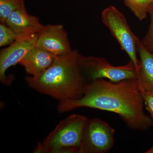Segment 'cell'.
I'll list each match as a JSON object with an SVG mask.
<instances>
[{
	"label": "cell",
	"instance_id": "obj_14",
	"mask_svg": "<svg viewBox=\"0 0 153 153\" xmlns=\"http://www.w3.org/2000/svg\"><path fill=\"white\" fill-rule=\"evenodd\" d=\"M18 35L5 24L0 25V47L10 45L18 38Z\"/></svg>",
	"mask_w": 153,
	"mask_h": 153
},
{
	"label": "cell",
	"instance_id": "obj_11",
	"mask_svg": "<svg viewBox=\"0 0 153 153\" xmlns=\"http://www.w3.org/2000/svg\"><path fill=\"white\" fill-rule=\"evenodd\" d=\"M137 51L139 55V65L137 80L141 92L153 94V53L150 52L139 41Z\"/></svg>",
	"mask_w": 153,
	"mask_h": 153
},
{
	"label": "cell",
	"instance_id": "obj_6",
	"mask_svg": "<svg viewBox=\"0 0 153 153\" xmlns=\"http://www.w3.org/2000/svg\"><path fill=\"white\" fill-rule=\"evenodd\" d=\"M114 129L100 119H88L83 134L79 153H105L112 149Z\"/></svg>",
	"mask_w": 153,
	"mask_h": 153
},
{
	"label": "cell",
	"instance_id": "obj_2",
	"mask_svg": "<svg viewBox=\"0 0 153 153\" xmlns=\"http://www.w3.org/2000/svg\"><path fill=\"white\" fill-rule=\"evenodd\" d=\"M80 54L73 50L68 55L57 57L54 63L37 76H26L29 87L59 101L82 97L86 84L80 65Z\"/></svg>",
	"mask_w": 153,
	"mask_h": 153
},
{
	"label": "cell",
	"instance_id": "obj_7",
	"mask_svg": "<svg viewBox=\"0 0 153 153\" xmlns=\"http://www.w3.org/2000/svg\"><path fill=\"white\" fill-rule=\"evenodd\" d=\"M39 33L26 34L18 36V38L8 47L0 52V80L6 86L13 82V75L7 76L6 72L12 66H16L27 54L36 45Z\"/></svg>",
	"mask_w": 153,
	"mask_h": 153
},
{
	"label": "cell",
	"instance_id": "obj_10",
	"mask_svg": "<svg viewBox=\"0 0 153 153\" xmlns=\"http://www.w3.org/2000/svg\"><path fill=\"white\" fill-rule=\"evenodd\" d=\"M56 57L47 50L36 45L27 52L19 64L30 76H37L48 69L54 63Z\"/></svg>",
	"mask_w": 153,
	"mask_h": 153
},
{
	"label": "cell",
	"instance_id": "obj_16",
	"mask_svg": "<svg viewBox=\"0 0 153 153\" xmlns=\"http://www.w3.org/2000/svg\"><path fill=\"white\" fill-rule=\"evenodd\" d=\"M141 93L145 108L150 114L151 117L153 119V94L149 92Z\"/></svg>",
	"mask_w": 153,
	"mask_h": 153
},
{
	"label": "cell",
	"instance_id": "obj_3",
	"mask_svg": "<svg viewBox=\"0 0 153 153\" xmlns=\"http://www.w3.org/2000/svg\"><path fill=\"white\" fill-rule=\"evenodd\" d=\"M88 119L73 114L60 121L42 142L37 144L34 153H79L82 134Z\"/></svg>",
	"mask_w": 153,
	"mask_h": 153
},
{
	"label": "cell",
	"instance_id": "obj_12",
	"mask_svg": "<svg viewBox=\"0 0 153 153\" xmlns=\"http://www.w3.org/2000/svg\"><path fill=\"white\" fill-rule=\"evenodd\" d=\"M124 2L140 21H143L146 18L153 0H124Z\"/></svg>",
	"mask_w": 153,
	"mask_h": 153
},
{
	"label": "cell",
	"instance_id": "obj_9",
	"mask_svg": "<svg viewBox=\"0 0 153 153\" xmlns=\"http://www.w3.org/2000/svg\"><path fill=\"white\" fill-rule=\"evenodd\" d=\"M5 24L19 36L39 33L45 27L38 17L28 14L25 4L9 16Z\"/></svg>",
	"mask_w": 153,
	"mask_h": 153
},
{
	"label": "cell",
	"instance_id": "obj_4",
	"mask_svg": "<svg viewBox=\"0 0 153 153\" xmlns=\"http://www.w3.org/2000/svg\"><path fill=\"white\" fill-rule=\"evenodd\" d=\"M79 61L82 75L87 82L101 78L117 82L137 79V76L136 67L131 60L123 66H114L104 57L80 54Z\"/></svg>",
	"mask_w": 153,
	"mask_h": 153
},
{
	"label": "cell",
	"instance_id": "obj_8",
	"mask_svg": "<svg viewBox=\"0 0 153 153\" xmlns=\"http://www.w3.org/2000/svg\"><path fill=\"white\" fill-rule=\"evenodd\" d=\"M36 45L57 57L68 55L73 51L67 33L61 25L45 26L39 33Z\"/></svg>",
	"mask_w": 153,
	"mask_h": 153
},
{
	"label": "cell",
	"instance_id": "obj_1",
	"mask_svg": "<svg viewBox=\"0 0 153 153\" xmlns=\"http://www.w3.org/2000/svg\"><path fill=\"white\" fill-rule=\"evenodd\" d=\"M143 98L137 79L113 82L104 79L86 82L82 97L59 101L57 111L67 112L82 107L114 113L128 128L145 131L153 126L152 117L144 111Z\"/></svg>",
	"mask_w": 153,
	"mask_h": 153
},
{
	"label": "cell",
	"instance_id": "obj_15",
	"mask_svg": "<svg viewBox=\"0 0 153 153\" xmlns=\"http://www.w3.org/2000/svg\"><path fill=\"white\" fill-rule=\"evenodd\" d=\"M148 13L150 16V24L147 33L142 42L148 50L153 53V4L150 7Z\"/></svg>",
	"mask_w": 153,
	"mask_h": 153
},
{
	"label": "cell",
	"instance_id": "obj_17",
	"mask_svg": "<svg viewBox=\"0 0 153 153\" xmlns=\"http://www.w3.org/2000/svg\"><path fill=\"white\" fill-rule=\"evenodd\" d=\"M145 153H153V146L152 147L151 149H150L149 150L146 151V152H145Z\"/></svg>",
	"mask_w": 153,
	"mask_h": 153
},
{
	"label": "cell",
	"instance_id": "obj_5",
	"mask_svg": "<svg viewBox=\"0 0 153 153\" xmlns=\"http://www.w3.org/2000/svg\"><path fill=\"white\" fill-rule=\"evenodd\" d=\"M101 17L103 24L109 29L121 49L128 55L137 71L140 61L137 57V48L140 40L131 30L123 14L114 6H111L102 11Z\"/></svg>",
	"mask_w": 153,
	"mask_h": 153
},
{
	"label": "cell",
	"instance_id": "obj_13",
	"mask_svg": "<svg viewBox=\"0 0 153 153\" xmlns=\"http://www.w3.org/2000/svg\"><path fill=\"white\" fill-rule=\"evenodd\" d=\"M25 4L24 0H0V22L5 24L8 17Z\"/></svg>",
	"mask_w": 153,
	"mask_h": 153
}]
</instances>
